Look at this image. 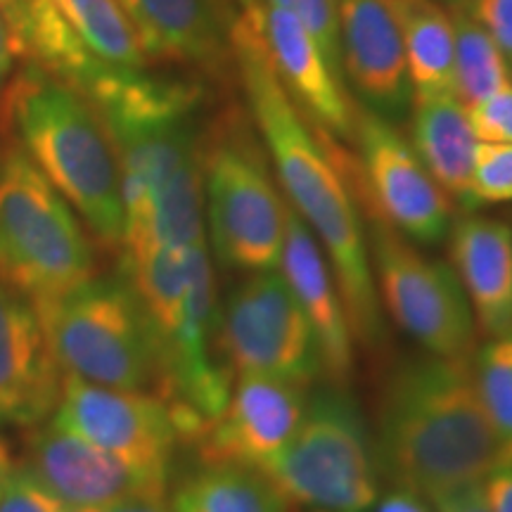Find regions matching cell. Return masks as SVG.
<instances>
[{
  "instance_id": "19",
  "label": "cell",
  "mask_w": 512,
  "mask_h": 512,
  "mask_svg": "<svg viewBox=\"0 0 512 512\" xmlns=\"http://www.w3.org/2000/svg\"><path fill=\"white\" fill-rule=\"evenodd\" d=\"M451 259L479 330L512 337V230L489 216L465 214L451 223Z\"/></svg>"
},
{
  "instance_id": "36",
  "label": "cell",
  "mask_w": 512,
  "mask_h": 512,
  "mask_svg": "<svg viewBox=\"0 0 512 512\" xmlns=\"http://www.w3.org/2000/svg\"><path fill=\"white\" fill-rule=\"evenodd\" d=\"M15 50H12V41H10V31H8V22H5L3 10H0V91L5 88V83L10 79L12 64H15Z\"/></svg>"
},
{
  "instance_id": "39",
  "label": "cell",
  "mask_w": 512,
  "mask_h": 512,
  "mask_svg": "<svg viewBox=\"0 0 512 512\" xmlns=\"http://www.w3.org/2000/svg\"><path fill=\"white\" fill-rule=\"evenodd\" d=\"M501 465H512V441H505L503 446V460Z\"/></svg>"
},
{
  "instance_id": "6",
  "label": "cell",
  "mask_w": 512,
  "mask_h": 512,
  "mask_svg": "<svg viewBox=\"0 0 512 512\" xmlns=\"http://www.w3.org/2000/svg\"><path fill=\"white\" fill-rule=\"evenodd\" d=\"M95 259L72 207L17 147L0 159V280L46 306L93 278Z\"/></svg>"
},
{
  "instance_id": "40",
  "label": "cell",
  "mask_w": 512,
  "mask_h": 512,
  "mask_svg": "<svg viewBox=\"0 0 512 512\" xmlns=\"http://www.w3.org/2000/svg\"><path fill=\"white\" fill-rule=\"evenodd\" d=\"M444 3H448V5H453V3H460V0H444Z\"/></svg>"
},
{
  "instance_id": "9",
  "label": "cell",
  "mask_w": 512,
  "mask_h": 512,
  "mask_svg": "<svg viewBox=\"0 0 512 512\" xmlns=\"http://www.w3.org/2000/svg\"><path fill=\"white\" fill-rule=\"evenodd\" d=\"M230 375H271L311 384L323 375L306 313L280 271L252 273L226 299L214 332Z\"/></svg>"
},
{
  "instance_id": "35",
  "label": "cell",
  "mask_w": 512,
  "mask_h": 512,
  "mask_svg": "<svg viewBox=\"0 0 512 512\" xmlns=\"http://www.w3.org/2000/svg\"><path fill=\"white\" fill-rule=\"evenodd\" d=\"M377 512H434L427 508L425 498L413 494V491H406V489H399V486H394L392 494H387L382 498L380 508Z\"/></svg>"
},
{
  "instance_id": "2",
  "label": "cell",
  "mask_w": 512,
  "mask_h": 512,
  "mask_svg": "<svg viewBox=\"0 0 512 512\" xmlns=\"http://www.w3.org/2000/svg\"><path fill=\"white\" fill-rule=\"evenodd\" d=\"M503 446L479 399L472 358L418 356L389 377L375 453L394 486L434 501L484 482L501 467Z\"/></svg>"
},
{
  "instance_id": "4",
  "label": "cell",
  "mask_w": 512,
  "mask_h": 512,
  "mask_svg": "<svg viewBox=\"0 0 512 512\" xmlns=\"http://www.w3.org/2000/svg\"><path fill=\"white\" fill-rule=\"evenodd\" d=\"M202 195L209 240L223 268L278 271L287 202L247 107L228 102L200 131Z\"/></svg>"
},
{
  "instance_id": "31",
  "label": "cell",
  "mask_w": 512,
  "mask_h": 512,
  "mask_svg": "<svg viewBox=\"0 0 512 512\" xmlns=\"http://www.w3.org/2000/svg\"><path fill=\"white\" fill-rule=\"evenodd\" d=\"M460 5L489 31L512 74V0H460Z\"/></svg>"
},
{
  "instance_id": "18",
  "label": "cell",
  "mask_w": 512,
  "mask_h": 512,
  "mask_svg": "<svg viewBox=\"0 0 512 512\" xmlns=\"http://www.w3.org/2000/svg\"><path fill=\"white\" fill-rule=\"evenodd\" d=\"M278 268L316 335L323 375L335 387H342L354 370L349 318L330 266L325 264L323 249L290 204H287L285 242Z\"/></svg>"
},
{
  "instance_id": "1",
  "label": "cell",
  "mask_w": 512,
  "mask_h": 512,
  "mask_svg": "<svg viewBox=\"0 0 512 512\" xmlns=\"http://www.w3.org/2000/svg\"><path fill=\"white\" fill-rule=\"evenodd\" d=\"M230 50L245 107L280 188L328 254L351 335L368 349L382 347L387 332L370 266L366 219L344 174L342 143L313 126L294 105L273 72L264 38L242 17L230 27Z\"/></svg>"
},
{
  "instance_id": "20",
  "label": "cell",
  "mask_w": 512,
  "mask_h": 512,
  "mask_svg": "<svg viewBox=\"0 0 512 512\" xmlns=\"http://www.w3.org/2000/svg\"><path fill=\"white\" fill-rule=\"evenodd\" d=\"M479 140L456 93L415 98L411 105V147L441 190L465 211L470 197L472 164Z\"/></svg>"
},
{
  "instance_id": "25",
  "label": "cell",
  "mask_w": 512,
  "mask_h": 512,
  "mask_svg": "<svg viewBox=\"0 0 512 512\" xmlns=\"http://www.w3.org/2000/svg\"><path fill=\"white\" fill-rule=\"evenodd\" d=\"M81 43L117 69H145L138 34L119 0H53Z\"/></svg>"
},
{
  "instance_id": "28",
  "label": "cell",
  "mask_w": 512,
  "mask_h": 512,
  "mask_svg": "<svg viewBox=\"0 0 512 512\" xmlns=\"http://www.w3.org/2000/svg\"><path fill=\"white\" fill-rule=\"evenodd\" d=\"M266 3L278 5V8L290 10L292 15H297L299 22L313 36V41L318 43V48L323 50L325 60H328L337 79L347 83L342 67V48H339L335 0H266Z\"/></svg>"
},
{
  "instance_id": "5",
  "label": "cell",
  "mask_w": 512,
  "mask_h": 512,
  "mask_svg": "<svg viewBox=\"0 0 512 512\" xmlns=\"http://www.w3.org/2000/svg\"><path fill=\"white\" fill-rule=\"evenodd\" d=\"M36 311L64 375L162 399L155 330L126 275L91 278Z\"/></svg>"
},
{
  "instance_id": "21",
  "label": "cell",
  "mask_w": 512,
  "mask_h": 512,
  "mask_svg": "<svg viewBox=\"0 0 512 512\" xmlns=\"http://www.w3.org/2000/svg\"><path fill=\"white\" fill-rule=\"evenodd\" d=\"M0 10L17 60L43 69L76 93L105 64L83 46L53 0H5Z\"/></svg>"
},
{
  "instance_id": "26",
  "label": "cell",
  "mask_w": 512,
  "mask_h": 512,
  "mask_svg": "<svg viewBox=\"0 0 512 512\" xmlns=\"http://www.w3.org/2000/svg\"><path fill=\"white\" fill-rule=\"evenodd\" d=\"M484 411L503 441H512V337L494 339L472 358Z\"/></svg>"
},
{
  "instance_id": "27",
  "label": "cell",
  "mask_w": 512,
  "mask_h": 512,
  "mask_svg": "<svg viewBox=\"0 0 512 512\" xmlns=\"http://www.w3.org/2000/svg\"><path fill=\"white\" fill-rule=\"evenodd\" d=\"M472 204H498L512 200V145L479 140L470 178Z\"/></svg>"
},
{
  "instance_id": "34",
  "label": "cell",
  "mask_w": 512,
  "mask_h": 512,
  "mask_svg": "<svg viewBox=\"0 0 512 512\" xmlns=\"http://www.w3.org/2000/svg\"><path fill=\"white\" fill-rule=\"evenodd\" d=\"M79 512H176L174 505L166 501V496H136L117 501L110 505H100V508H88Z\"/></svg>"
},
{
  "instance_id": "11",
  "label": "cell",
  "mask_w": 512,
  "mask_h": 512,
  "mask_svg": "<svg viewBox=\"0 0 512 512\" xmlns=\"http://www.w3.org/2000/svg\"><path fill=\"white\" fill-rule=\"evenodd\" d=\"M53 422L126 463L169 477L181 444L169 403L147 392L102 387L64 375Z\"/></svg>"
},
{
  "instance_id": "16",
  "label": "cell",
  "mask_w": 512,
  "mask_h": 512,
  "mask_svg": "<svg viewBox=\"0 0 512 512\" xmlns=\"http://www.w3.org/2000/svg\"><path fill=\"white\" fill-rule=\"evenodd\" d=\"M62 384L34 302L0 280V425L36 427L50 418Z\"/></svg>"
},
{
  "instance_id": "24",
  "label": "cell",
  "mask_w": 512,
  "mask_h": 512,
  "mask_svg": "<svg viewBox=\"0 0 512 512\" xmlns=\"http://www.w3.org/2000/svg\"><path fill=\"white\" fill-rule=\"evenodd\" d=\"M453 24V91L465 107L477 105L512 83L501 50L460 3L448 5Z\"/></svg>"
},
{
  "instance_id": "29",
  "label": "cell",
  "mask_w": 512,
  "mask_h": 512,
  "mask_svg": "<svg viewBox=\"0 0 512 512\" xmlns=\"http://www.w3.org/2000/svg\"><path fill=\"white\" fill-rule=\"evenodd\" d=\"M0 512H74L55 498L24 465H12L0 489Z\"/></svg>"
},
{
  "instance_id": "3",
  "label": "cell",
  "mask_w": 512,
  "mask_h": 512,
  "mask_svg": "<svg viewBox=\"0 0 512 512\" xmlns=\"http://www.w3.org/2000/svg\"><path fill=\"white\" fill-rule=\"evenodd\" d=\"M0 136L22 150L98 240L121 247L124 200L114 140L72 86L27 64L0 91Z\"/></svg>"
},
{
  "instance_id": "33",
  "label": "cell",
  "mask_w": 512,
  "mask_h": 512,
  "mask_svg": "<svg viewBox=\"0 0 512 512\" xmlns=\"http://www.w3.org/2000/svg\"><path fill=\"white\" fill-rule=\"evenodd\" d=\"M482 484L491 512H512V465L496 467Z\"/></svg>"
},
{
  "instance_id": "32",
  "label": "cell",
  "mask_w": 512,
  "mask_h": 512,
  "mask_svg": "<svg viewBox=\"0 0 512 512\" xmlns=\"http://www.w3.org/2000/svg\"><path fill=\"white\" fill-rule=\"evenodd\" d=\"M430 503L434 512H491L482 482L460 486V489L448 491Z\"/></svg>"
},
{
  "instance_id": "37",
  "label": "cell",
  "mask_w": 512,
  "mask_h": 512,
  "mask_svg": "<svg viewBox=\"0 0 512 512\" xmlns=\"http://www.w3.org/2000/svg\"><path fill=\"white\" fill-rule=\"evenodd\" d=\"M228 3L233 5L235 15L242 17L245 22H249L256 31H259L261 15H264V8H266V0H228Z\"/></svg>"
},
{
  "instance_id": "8",
  "label": "cell",
  "mask_w": 512,
  "mask_h": 512,
  "mask_svg": "<svg viewBox=\"0 0 512 512\" xmlns=\"http://www.w3.org/2000/svg\"><path fill=\"white\" fill-rule=\"evenodd\" d=\"M363 219L368 223L370 266L396 325L434 356H475V316L456 271L420 254L380 216L363 214Z\"/></svg>"
},
{
  "instance_id": "10",
  "label": "cell",
  "mask_w": 512,
  "mask_h": 512,
  "mask_svg": "<svg viewBox=\"0 0 512 512\" xmlns=\"http://www.w3.org/2000/svg\"><path fill=\"white\" fill-rule=\"evenodd\" d=\"M354 145L344 174L363 214H375L415 242L434 245L448 235L453 200L415 155L399 128L380 114L356 105Z\"/></svg>"
},
{
  "instance_id": "30",
  "label": "cell",
  "mask_w": 512,
  "mask_h": 512,
  "mask_svg": "<svg viewBox=\"0 0 512 512\" xmlns=\"http://www.w3.org/2000/svg\"><path fill=\"white\" fill-rule=\"evenodd\" d=\"M465 110L477 140L512 145V83Z\"/></svg>"
},
{
  "instance_id": "23",
  "label": "cell",
  "mask_w": 512,
  "mask_h": 512,
  "mask_svg": "<svg viewBox=\"0 0 512 512\" xmlns=\"http://www.w3.org/2000/svg\"><path fill=\"white\" fill-rule=\"evenodd\" d=\"M287 498L261 470L202 465L178 486L176 512H287Z\"/></svg>"
},
{
  "instance_id": "17",
  "label": "cell",
  "mask_w": 512,
  "mask_h": 512,
  "mask_svg": "<svg viewBox=\"0 0 512 512\" xmlns=\"http://www.w3.org/2000/svg\"><path fill=\"white\" fill-rule=\"evenodd\" d=\"M259 34L266 43L275 76L304 117L337 143L354 145L356 102L297 15L266 3Z\"/></svg>"
},
{
  "instance_id": "12",
  "label": "cell",
  "mask_w": 512,
  "mask_h": 512,
  "mask_svg": "<svg viewBox=\"0 0 512 512\" xmlns=\"http://www.w3.org/2000/svg\"><path fill=\"white\" fill-rule=\"evenodd\" d=\"M309 384L271 375H240L223 411L211 418L192 446L202 465L264 470L297 430Z\"/></svg>"
},
{
  "instance_id": "14",
  "label": "cell",
  "mask_w": 512,
  "mask_h": 512,
  "mask_svg": "<svg viewBox=\"0 0 512 512\" xmlns=\"http://www.w3.org/2000/svg\"><path fill=\"white\" fill-rule=\"evenodd\" d=\"M344 79L368 110L392 124L413 105L406 46L394 0H335Z\"/></svg>"
},
{
  "instance_id": "7",
  "label": "cell",
  "mask_w": 512,
  "mask_h": 512,
  "mask_svg": "<svg viewBox=\"0 0 512 512\" xmlns=\"http://www.w3.org/2000/svg\"><path fill=\"white\" fill-rule=\"evenodd\" d=\"M261 472L287 501L325 512H363L380 494L375 444L354 399L335 384L306 399L297 430Z\"/></svg>"
},
{
  "instance_id": "15",
  "label": "cell",
  "mask_w": 512,
  "mask_h": 512,
  "mask_svg": "<svg viewBox=\"0 0 512 512\" xmlns=\"http://www.w3.org/2000/svg\"><path fill=\"white\" fill-rule=\"evenodd\" d=\"M136 29L147 62L174 64L214 81L235 74L228 0H119Z\"/></svg>"
},
{
  "instance_id": "13",
  "label": "cell",
  "mask_w": 512,
  "mask_h": 512,
  "mask_svg": "<svg viewBox=\"0 0 512 512\" xmlns=\"http://www.w3.org/2000/svg\"><path fill=\"white\" fill-rule=\"evenodd\" d=\"M22 465L74 512L136 496H164L169 479L112 456L55 422L31 434Z\"/></svg>"
},
{
  "instance_id": "41",
  "label": "cell",
  "mask_w": 512,
  "mask_h": 512,
  "mask_svg": "<svg viewBox=\"0 0 512 512\" xmlns=\"http://www.w3.org/2000/svg\"><path fill=\"white\" fill-rule=\"evenodd\" d=\"M0 3H5V0H0Z\"/></svg>"
},
{
  "instance_id": "22",
  "label": "cell",
  "mask_w": 512,
  "mask_h": 512,
  "mask_svg": "<svg viewBox=\"0 0 512 512\" xmlns=\"http://www.w3.org/2000/svg\"><path fill=\"white\" fill-rule=\"evenodd\" d=\"M413 100L453 91V24L441 0H394Z\"/></svg>"
},
{
  "instance_id": "38",
  "label": "cell",
  "mask_w": 512,
  "mask_h": 512,
  "mask_svg": "<svg viewBox=\"0 0 512 512\" xmlns=\"http://www.w3.org/2000/svg\"><path fill=\"white\" fill-rule=\"evenodd\" d=\"M12 453H10V446L5 444V439H0V489H3V482L5 477H8V472L12 470Z\"/></svg>"
}]
</instances>
